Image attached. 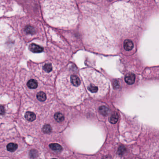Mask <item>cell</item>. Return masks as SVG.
I'll list each match as a JSON object with an SVG mask.
<instances>
[{"instance_id":"10","label":"cell","mask_w":159,"mask_h":159,"mask_svg":"<svg viewBox=\"0 0 159 159\" xmlns=\"http://www.w3.org/2000/svg\"><path fill=\"white\" fill-rule=\"evenodd\" d=\"M27 86L30 89H35L38 86V83L34 79H31L27 83Z\"/></svg>"},{"instance_id":"18","label":"cell","mask_w":159,"mask_h":159,"mask_svg":"<svg viewBox=\"0 0 159 159\" xmlns=\"http://www.w3.org/2000/svg\"></svg>"},{"instance_id":"15","label":"cell","mask_w":159,"mask_h":159,"mask_svg":"<svg viewBox=\"0 0 159 159\" xmlns=\"http://www.w3.org/2000/svg\"><path fill=\"white\" fill-rule=\"evenodd\" d=\"M99 111L100 112L101 114L104 115L106 116L109 114V109L108 108H107L106 106H101L99 108Z\"/></svg>"},{"instance_id":"4","label":"cell","mask_w":159,"mask_h":159,"mask_svg":"<svg viewBox=\"0 0 159 159\" xmlns=\"http://www.w3.org/2000/svg\"><path fill=\"white\" fill-rule=\"evenodd\" d=\"M125 81L129 85L133 84L135 81V76L134 73H128L125 76Z\"/></svg>"},{"instance_id":"6","label":"cell","mask_w":159,"mask_h":159,"mask_svg":"<svg viewBox=\"0 0 159 159\" xmlns=\"http://www.w3.org/2000/svg\"><path fill=\"white\" fill-rule=\"evenodd\" d=\"M124 49L126 51H130L134 48V43L130 40H126L124 43Z\"/></svg>"},{"instance_id":"1","label":"cell","mask_w":159,"mask_h":159,"mask_svg":"<svg viewBox=\"0 0 159 159\" xmlns=\"http://www.w3.org/2000/svg\"><path fill=\"white\" fill-rule=\"evenodd\" d=\"M43 11L48 22L59 25L74 23L77 16L75 6L71 0H44Z\"/></svg>"},{"instance_id":"5","label":"cell","mask_w":159,"mask_h":159,"mask_svg":"<svg viewBox=\"0 0 159 159\" xmlns=\"http://www.w3.org/2000/svg\"><path fill=\"white\" fill-rule=\"evenodd\" d=\"M30 51L34 53H41L43 50V48L40 46L36 45L35 44H31L30 46Z\"/></svg>"},{"instance_id":"13","label":"cell","mask_w":159,"mask_h":159,"mask_svg":"<svg viewBox=\"0 0 159 159\" xmlns=\"http://www.w3.org/2000/svg\"><path fill=\"white\" fill-rule=\"evenodd\" d=\"M118 119H119L118 114L116 113H114V114H113L111 115V117H110L109 121L110 122V123L114 124L116 123L117 122V121H118Z\"/></svg>"},{"instance_id":"11","label":"cell","mask_w":159,"mask_h":159,"mask_svg":"<svg viewBox=\"0 0 159 159\" xmlns=\"http://www.w3.org/2000/svg\"><path fill=\"white\" fill-rule=\"evenodd\" d=\"M18 147V145L14 143H9L7 146V149L8 151L13 152L15 151Z\"/></svg>"},{"instance_id":"17","label":"cell","mask_w":159,"mask_h":159,"mask_svg":"<svg viewBox=\"0 0 159 159\" xmlns=\"http://www.w3.org/2000/svg\"><path fill=\"white\" fill-rule=\"evenodd\" d=\"M26 31L27 32V33L29 34H33L34 33V29L33 28L31 27H28L26 29Z\"/></svg>"},{"instance_id":"3","label":"cell","mask_w":159,"mask_h":159,"mask_svg":"<svg viewBox=\"0 0 159 159\" xmlns=\"http://www.w3.org/2000/svg\"><path fill=\"white\" fill-rule=\"evenodd\" d=\"M81 75L91 96L100 98L106 95L108 89V84L103 76L96 71L90 69L82 70Z\"/></svg>"},{"instance_id":"16","label":"cell","mask_w":159,"mask_h":159,"mask_svg":"<svg viewBox=\"0 0 159 159\" xmlns=\"http://www.w3.org/2000/svg\"><path fill=\"white\" fill-rule=\"evenodd\" d=\"M43 131L45 134H50L52 131V129L50 125L48 124H46L43 127Z\"/></svg>"},{"instance_id":"2","label":"cell","mask_w":159,"mask_h":159,"mask_svg":"<svg viewBox=\"0 0 159 159\" xmlns=\"http://www.w3.org/2000/svg\"><path fill=\"white\" fill-rule=\"evenodd\" d=\"M57 89L60 98L69 104L79 103L85 97V90L80 79L72 71H66L61 75Z\"/></svg>"},{"instance_id":"14","label":"cell","mask_w":159,"mask_h":159,"mask_svg":"<svg viewBox=\"0 0 159 159\" xmlns=\"http://www.w3.org/2000/svg\"><path fill=\"white\" fill-rule=\"evenodd\" d=\"M37 98L38 100L41 101H45L46 99V95L43 92H40L37 94Z\"/></svg>"},{"instance_id":"9","label":"cell","mask_w":159,"mask_h":159,"mask_svg":"<svg viewBox=\"0 0 159 159\" xmlns=\"http://www.w3.org/2000/svg\"><path fill=\"white\" fill-rule=\"evenodd\" d=\"M53 69V67L52 66V64L50 63H45L44 64L43 67L42 69L46 73H49L51 72Z\"/></svg>"},{"instance_id":"8","label":"cell","mask_w":159,"mask_h":159,"mask_svg":"<svg viewBox=\"0 0 159 159\" xmlns=\"http://www.w3.org/2000/svg\"><path fill=\"white\" fill-rule=\"evenodd\" d=\"M50 147L54 151L56 152H60L62 150V147L59 144L57 143H52L50 144Z\"/></svg>"},{"instance_id":"12","label":"cell","mask_w":159,"mask_h":159,"mask_svg":"<svg viewBox=\"0 0 159 159\" xmlns=\"http://www.w3.org/2000/svg\"><path fill=\"white\" fill-rule=\"evenodd\" d=\"M54 118L56 121L58 122H62L64 120V117L63 114L61 113H57L54 115Z\"/></svg>"},{"instance_id":"7","label":"cell","mask_w":159,"mask_h":159,"mask_svg":"<svg viewBox=\"0 0 159 159\" xmlns=\"http://www.w3.org/2000/svg\"><path fill=\"white\" fill-rule=\"evenodd\" d=\"M25 117L27 120L30 121H33L35 120L36 116L35 114L32 112L28 111L25 114Z\"/></svg>"}]
</instances>
